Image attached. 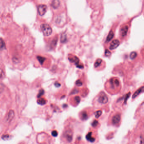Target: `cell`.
<instances>
[{
    "instance_id": "1",
    "label": "cell",
    "mask_w": 144,
    "mask_h": 144,
    "mask_svg": "<svg viewBox=\"0 0 144 144\" xmlns=\"http://www.w3.org/2000/svg\"><path fill=\"white\" fill-rule=\"evenodd\" d=\"M41 28L43 33L45 37H49L52 34V30L51 26L48 24H42L41 26Z\"/></svg>"
},
{
    "instance_id": "2",
    "label": "cell",
    "mask_w": 144,
    "mask_h": 144,
    "mask_svg": "<svg viewBox=\"0 0 144 144\" xmlns=\"http://www.w3.org/2000/svg\"><path fill=\"white\" fill-rule=\"evenodd\" d=\"M108 97L106 94L103 92L100 93L98 98V101L99 103L102 104H105L108 102Z\"/></svg>"
},
{
    "instance_id": "3",
    "label": "cell",
    "mask_w": 144,
    "mask_h": 144,
    "mask_svg": "<svg viewBox=\"0 0 144 144\" xmlns=\"http://www.w3.org/2000/svg\"><path fill=\"white\" fill-rule=\"evenodd\" d=\"M47 10V6L45 5L41 4L38 6V11L39 15L41 16L44 15Z\"/></svg>"
},
{
    "instance_id": "4",
    "label": "cell",
    "mask_w": 144,
    "mask_h": 144,
    "mask_svg": "<svg viewBox=\"0 0 144 144\" xmlns=\"http://www.w3.org/2000/svg\"><path fill=\"white\" fill-rule=\"evenodd\" d=\"M68 59L71 62L75 63V65H76V67H78V68H83V67L79 64V60L78 58H77L76 56H72V57H69Z\"/></svg>"
},
{
    "instance_id": "5",
    "label": "cell",
    "mask_w": 144,
    "mask_h": 144,
    "mask_svg": "<svg viewBox=\"0 0 144 144\" xmlns=\"http://www.w3.org/2000/svg\"><path fill=\"white\" fill-rule=\"evenodd\" d=\"M64 136L69 143H71L72 140V133L71 130H66L64 133Z\"/></svg>"
},
{
    "instance_id": "6",
    "label": "cell",
    "mask_w": 144,
    "mask_h": 144,
    "mask_svg": "<svg viewBox=\"0 0 144 144\" xmlns=\"http://www.w3.org/2000/svg\"><path fill=\"white\" fill-rule=\"evenodd\" d=\"M120 43V41L118 40H114L111 42L109 47V49L110 50H113L116 49V48H117L119 46Z\"/></svg>"
},
{
    "instance_id": "7",
    "label": "cell",
    "mask_w": 144,
    "mask_h": 144,
    "mask_svg": "<svg viewBox=\"0 0 144 144\" xmlns=\"http://www.w3.org/2000/svg\"><path fill=\"white\" fill-rule=\"evenodd\" d=\"M121 120V116L119 114H116L115 115L112 119V122L113 125H116L119 123Z\"/></svg>"
},
{
    "instance_id": "8",
    "label": "cell",
    "mask_w": 144,
    "mask_h": 144,
    "mask_svg": "<svg viewBox=\"0 0 144 144\" xmlns=\"http://www.w3.org/2000/svg\"><path fill=\"white\" fill-rule=\"evenodd\" d=\"M14 117V111L13 110H10L8 113V117L7 119V121L9 122H10Z\"/></svg>"
},
{
    "instance_id": "9",
    "label": "cell",
    "mask_w": 144,
    "mask_h": 144,
    "mask_svg": "<svg viewBox=\"0 0 144 144\" xmlns=\"http://www.w3.org/2000/svg\"><path fill=\"white\" fill-rule=\"evenodd\" d=\"M144 92V86L140 88L138 90H136V92H135L134 94L132 96V98H135L139 94H141V93Z\"/></svg>"
},
{
    "instance_id": "10",
    "label": "cell",
    "mask_w": 144,
    "mask_h": 144,
    "mask_svg": "<svg viewBox=\"0 0 144 144\" xmlns=\"http://www.w3.org/2000/svg\"><path fill=\"white\" fill-rule=\"evenodd\" d=\"M86 139L88 141L90 142L91 143H93L95 140V138L92 136V133L91 132H90L86 135Z\"/></svg>"
},
{
    "instance_id": "11",
    "label": "cell",
    "mask_w": 144,
    "mask_h": 144,
    "mask_svg": "<svg viewBox=\"0 0 144 144\" xmlns=\"http://www.w3.org/2000/svg\"><path fill=\"white\" fill-rule=\"evenodd\" d=\"M128 30V27L127 25H125L124 27H122L121 29V34L122 37H125L127 34V32Z\"/></svg>"
},
{
    "instance_id": "12",
    "label": "cell",
    "mask_w": 144,
    "mask_h": 144,
    "mask_svg": "<svg viewBox=\"0 0 144 144\" xmlns=\"http://www.w3.org/2000/svg\"><path fill=\"white\" fill-rule=\"evenodd\" d=\"M60 5V1L58 0H55L52 2V6L54 9H57Z\"/></svg>"
},
{
    "instance_id": "13",
    "label": "cell",
    "mask_w": 144,
    "mask_h": 144,
    "mask_svg": "<svg viewBox=\"0 0 144 144\" xmlns=\"http://www.w3.org/2000/svg\"><path fill=\"white\" fill-rule=\"evenodd\" d=\"M114 35V34L113 33V31H112V30H111V31L108 34V37H107V38L106 39V41H107V42H109V41H110L112 39V38H113Z\"/></svg>"
},
{
    "instance_id": "14",
    "label": "cell",
    "mask_w": 144,
    "mask_h": 144,
    "mask_svg": "<svg viewBox=\"0 0 144 144\" xmlns=\"http://www.w3.org/2000/svg\"><path fill=\"white\" fill-rule=\"evenodd\" d=\"M6 48L5 42L1 38H0V50H3Z\"/></svg>"
},
{
    "instance_id": "15",
    "label": "cell",
    "mask_w": 144,
    "mask_h": 144,
    "mask_svg": "<svg viewBox=\"0 0 144 144\" xmlns=\"http://www.w3.org/2000/svg\"><path fill=\"white\" fill-rule=\"evenodd\" d=\"M81 117L82 120H86L88 118V114L86 111H83L81 113Z\"/></svg>"
},
{
    "instance_id": "16",
    "label": "cell",
    "mask_w": 144,
    "mask_h": 144,
    "mask_svg": "<svg viewBox=\"0 0 144 144\" xmlns=\"http://www.w3.org/2000/svg\"><path fill=\"white\" fill-rule=\"evenodd\" d=\"M57 41H58V38L57 37H55L52 40V43L51 44V46L52 48H54L55 47H56L57 42Z\"/></svg>"
},
{
    "instance_id": "17",
    "label": "cell",
    "mask_w": 144,
    "mask_h": 144,
    "mask_svg": "<svg viewBox=\"0 0 144 144\" xmlns=\"http://www.w3.org/2000/svg\"><path fill=\"white\" fill-rule=\"evenodd\" d=\"M37 103L39 105H45L46 103V101L44 98H39V99H38L37 101Z\"/></svg>"
},
{
    "instance_id": "18",
    "label": "cell",
    "mask_w": 144,
    "mask_h": 144,
    "mask_svg": "<svg viewBox=\"0 0 144 144\" xmlns=\"http://www.w3.org/2000/svg\"><path fill=\"white\" fill-rule=\"evenodd\" d=\"M67 41V36L66 34L63 33L62 35H61V41L63 43H65Z\"/></svg>"
},
{
    "instance_id": "19",
    "label": "cell",
    "mask_w": 144,
    "mask_h": 144,
    "mask_svg": "<svg viewBox=\"0 0 144 144\" xmlns=\"http://www.w3.org/2000/svg\"><path fill=\"white\" fill-rule=\"evenodd\" d=\"M102 62V60L101 59H98L96 61L95 63H94V67L97 68L99 67V66L101 64Z\"/></svg>"
},
{
    "instance_id": "20",
    "label": "cell",
    "mask_w": 144,
    "mask_h": 144,
    "mask_svg": "<svg viewBox=\"0 0 144 144\" xmlns=\"http://www.w3.org/2000/svg\"><path fill=\"white\" fill-rule=\"evenodd\" d=\"M37 59H38V60L39 61V62H40V63H41V65H42L44 62V61L45 60V58H44V57H41V56H38L37 57Z\"/></svg>"
},
{
    "instance_id": "21",
    "label": "cell",
    "mask_w": 144,
    "mask_h": 144,
    "mask_svg": "<svg viewBox=\"0 0 144 144\" xmlns=\"http://www.w3.org/2000/svg\"><path fill=\"white\" fill-rule=\"evenodd\" d=\"M137 56V53L136 52H132L130 54V58L132 59H134L135 58H136Z\"/></svg>"
},
{
    "instance_id": "22",
    "label": "cell",
    "mask_w": 144,
    "mask_h": 144,
    "mask_svg": "<svg viewBox=\"0 0 144 144\" xmlns=\"http://www.w3.org/2000/svg\"><path fill=\"white\" fill-rule=\"evenodd\" d=\"M102 111L101 110H99V111H97L96 112V113H95V117L97 118H99L100 116L102 115Z\"/></svg>"
},
{
    "instance_id": "23",
    "label": "cell",
    "mask_w": 144,
    "mask_h": 144,
    "mask_svg": "<svg viewBox=\"0 0 144 144\" xmlns=\"http://www.w3.org/2000/svg\"><path fill=\"white\" fill-rule=\"evenodd\" d=\"M5 77L4 72L3 70L0 69V79H3Z\"/></svg>"
},
{
    "instance_id": "24",
    "label": "cell",
    "mask_w": 144,
    "mask_h": 144,
    "mask_svg": "<svg viewBox=\"0 0 144 144\" xmlns=\"http://www.w3.org/2000/svg\"><path fill=\"white\" fill-rule=\"evenodd\" d=\"M44 90L43 89H41V90L39 91V93L37 95V97L40 98L42 96L44 95Z\"/></svg>"
},
{
    "instance_id": "25",
    "label": "cell",
    "mask_w": 144,
    "mask_h": 144,
    "mask_svg": "<svg viewBox=\"0 0 144 144\" xmlns=\"http://www.w3.org/2000/svg\"><path fill=\"white\" fill-rule=\"evenodd\" d=\"M74 100H75V103L78 104L80 103V101H81V98H80V97H79L78 96H76L74 98Z\"/></svg>"
},
{
    "instance_id": "26",
    "label": "cell",
    "mask_w": 144,
    "mask_h": 144,
    "mask_svg": "<svg viewBox=\"0 0 144 144\" xmlns=\"http://www.w3.org/2000/svg\"><path fill=\"white\" fill-rule=\"evenodd\" d=\"M99 124V123L97 121V120H94L92 123V126L94 127H96L97 126V125H98Z\"/></svg>"
},
{
    "instance_id": "27",
    "label": "cell",
    "mask_w": 144,
    "mask_h": 144,
    "mask_svg": "<svg viewBox=\"0 0 144 144\" xmlns=\"http://www.w3.org/2000/svg\"><path fill=\"white\" fill-rule=\"evenodd\" d=\"M52 136H54V137H56L58 135V133L56 131L54 130L52 132Z\"/></svg>"
},
{
    "instance_id": "28",
    "label": "cell",
    "mask_w": 144,
    "mask_h": 144,
    "mask_svg": "<svg viewBox=\"0 0 144 144\" xmlns=\"http://www.w3.org/2000/svg\"><path fill=\"white\" fill-rule=\"evenodd\" d=\"M75 84L76 85V86H81L82 85V82L80 80H78L76 82Z\"/></svg>"
},
{
    "instance_id": "29",
    "label": "cell",
    "mask_w": 144,
    "mask_h": 144,
    "mask_svg": "<svg viewBox=\"0 0 144 144\" xmlns=\"http://www.w3.org/2000/svg\"><path fill=\"white\" fill-rule=\"evenodd\" d=\"M9 137V135H3L2 137V138L3 140H6V139H8Z\"/></svg>"
},
{
    "instance_id": "30",
    "label": "cell",
    "mask_w": 144,
    "mask_h": 144,
    "mask_svg": "<svg viewBox=\"0 0 144 144\" xmlns=\"http://www.w3.org/2000/svg\"><path fill=\"white\" fill-rule=\"evenodd\" d=\"M130 95V93H129L128 94H127V95H126L125 98V99H124V103H126V101H127V100H128V98L129 97Z\"/></svg>"
},
{
    "instance_id": "31",
    "label": "cell",
    "mask_w": 144,
    "mask_h": 144,
    "mask_svg": "<svg viewBox=\"0 0 144 144\" xmlns=\"http://www.w3.org/2000/svg\"><path fill=\"white\" fill-rule=\"evenodd\" d=\"M110 54H111V52H110L108 50V49H106V50H105V56H109L110 55Z\"/></svg>"
},
{
    "instance_id": "32",
    "label": "cell",
    "mask_w": 144,
    "mask_h": 144,
    "mask_svg": "<svg viewBox=\"0 0 144 144\" xmlns=\"http://www.w3.org/2000/svg\"><path fill=\"white\" fill-rule=\"evenodd\" d=\"M114 82L115 85H116V86H119V82L117 79H115V80H114Z\"/></svg>"
},
{
    "instance_id": "33",
    "label": "cell",
    "mask_w": 144,
    "mask_h": 144,
    "mask_svg": "<svg viewBox=\"0 0 144 144\" xmlns=\"http://www.w3.org/2000/svg\"><path fill=\"white\" fill-rule=\"evenodd\" d=\"M140 144H144V138L142 136L140 137Z\"/></svg>"
},
{
    "instance_id": "34",
    "label": "cell",
    "mask_w": 144,
    "mask_h": 144,
    "mask_svg": "<svg viewBox=\"0 0 144 144\" xmlns=\"http://www.w3.org/2000/svg\"><path fill=\"white\" fill-rule=\"evenodd\" d=\"M54 85L56 87H60V86H61V84H60V83H59V82H55Z\"/></svg>"
},
{
    "instance_id": "35",
    "label": "cell",
    "mask_w": 144,
    "mask_h": 144,
    "mask_svg": "<svg viewBox=\"0 0 144 144\" xmlns=\"http://www.w3.org/2000/svg\"><path fill=\"white\" fill-rule=\"evenodd\" d=\"M78 92V90L76 89H74L72 91V93H71V94H76Z\"/></svg>"
},
{
    "instance_id": "36",
    "label": "cell",
    "mask_w": 144,
    "mask_h": 144,
    "mask_svg": "<svg viewBox=\"0 0 144 144\" xmlns=\"http://www.w3.org/2000/svg\"><path fill=\"white\" fill-rule=\"evenodd\" d=\"M2 90H3V87H0V92H2Z\"/></svg>"
}]
</instances>
